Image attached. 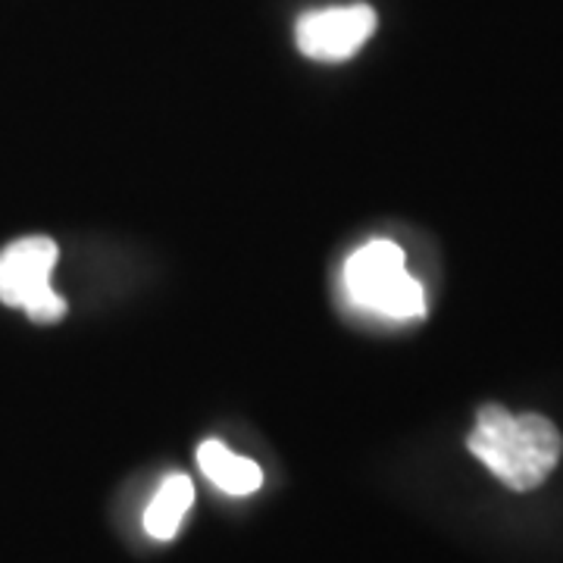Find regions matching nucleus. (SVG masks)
Listing matches in <instances>:
<instances>
[{
  "instance_id": "nucleus-2",
  "label": "nucleus",
  "mask_w": 563,
  "mask_h": 563,
  "mask_svg": "<svg viewBox=\"0 0 563 563\" xmlns=\"http://www.w3.org/2000/svg\"><path fill=\"white\" fill-rule=\"evenodd\" d=\"M347 298L385 320H420L426 313L422 285L404 263V251L395 242H369L344 263Z\"/></svg>"
},
{
  "instance_id": "nucleus-3",
  "label": "nucleus",
  "mask_w": 563,
  "mask_h": 563,
  "mask_svg": "<svg viewBox=\"0 0 563 563\" xmlns=\"http://www.w3.org/2000/svg\"><path fill=\"white\" fill-rule=\"evenodd\" d=\"M57 244L44 235H29L0 251V301L22 307L35 322H57L66 317V301L51 288L57 266Z\"/></svg>"
},
{
  "instance_id": "nucleus-1",
  "label": "nucleus",
  "mask_w": 563,
  "mask_h": 563,
  "mask_svg": "<svg viewBox=\"0 0 563 563\" xmlns=\"http://www.w3.org/2000/svg\"><path fill=\"white\" fill-rule=\"evenodd\" d=\"M466 448L507 488L532 492L561 463L563 439L542 413H510L501 404H485Z\"/></svg>"
},
{
  "instance_id": "nucleus-6",
  "label": "nucleus",
  "mask_w": 563,
  "mask_h": 563,
  "mask_svg": "<svg viewBox=\"0 0 563 563\" xmlns=\"http://www.w3.org/2000/svg\"><path fill=\"white\" fill-rule=\"evenodd\" d=\"M195 504V485L185 473H173L166 476L157 488V495L151 498L147 510H144V529L151 539L157 542H169L179 526L185 523L188 510Z\"/></svg>"
},
{
  "instance_id": "nucleus-4",
  "label": "nucleus",
  "mask_w": 563,
  "mask_h": 563,
  "mask_svg": "<svg viewBox=\"0 0 563 563\" xmlns=\"http://www.w3.org/2000/svg\"><path fill=\"white\" fill-rule=\"evenodd\" d=\"M376 32V13L366 3L325 7L303 13L295 29L301 54L313 60H347L361 51L366 38Z\"/></svg>"
},
{
  "instance_id": "nucleus-5",
  "label": "nucleus",
  "mask_w": 563,
  "mask_h": 563,
  "mask_svg": "<svg viewBox=\"0 0 563 563\" xmlns=\"http://www.w3.org/2000/svg\"><path fill=\"white\" fill-rule=\"evenodd\" d=\"M198 463H201L203 476L225 495H251L263 485L261 466L242 457V454H232L217 439H207L198 448Z\"/></svg>"
}]
</instances>
